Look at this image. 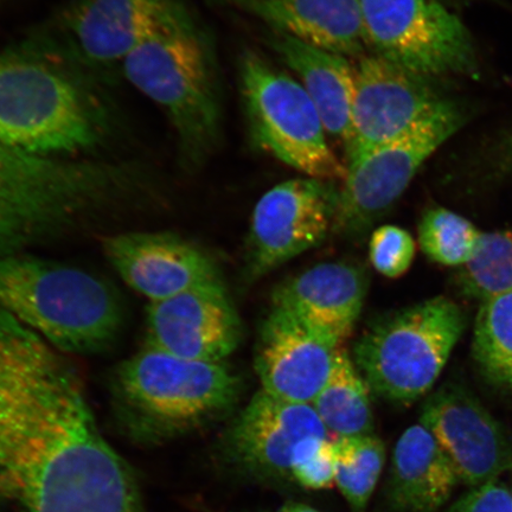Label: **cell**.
I'll return each mask as SVG.
<instances>
[{"label":"cell","mask_w":512,"mask_h":512,"mask_svg":"<svg viewBox=\"0 0 512 512\" xmlns=\"http://www.w3.org/2000/svg\"><path fill=\"white\" fill-rule=\"evenodd\" d=\"M0 498L21 512H144L66 352L0 312Z\"/></svg>","instance_id":"cell-1"},{"label":"cell","mask_w":512,"mask_h":512,"mask_svg":"<svg viewBox=\"0 0 512 512\" xmlns=\"http://www.w3.org/2000/svg\"><path fill=\"white\" fill-rule=\"evenodd\" d=\"M338 349L292 313L273 306L256 344L255 370L261 389L311 405L329 380Z\"/></svg>","instance_id":"cell-18"},{"label":"cell","mask_w":512,"mask_h":512,"mask_svg":"<svg viewBox=\"0 0 512 512\" xmlns=\"http://www.w3.org/2000/svg\"><path fill=\"white\" fill-rule=\"evenodd\" d=\"M367 290V277L360 268L328 262L281 285L274 293L273 306L292 313L339 347L355 328Z\"/></svg>","instance_id":"cell-19"},{"label":"cell","mask_w":512,"mask_h":512,"mask_svg":"<svg viewBox=\"0 0 512 512\" xmlns=\"http://www.w3.org/2000/svg\"><path fill=\"white\" fill-rule=\"evenodd\" d=\"M465 113L443 100L401 136L348 165L338 192L335 228L360 234L394 206L422 164L464 124Z\"/></svg>","instance_id":"cell-10"},{"label":"cell","mask_w":512,"mask_h":512,"mask_svg":"<svg viewBox=\"0 0 512 512\" xmlns=\"http://www.w3.org/2000/svg\"><path fill=\"white\" fill-rule=\"evenodd\" d=\"M420 424L437 439L460 482L470 489L512 471L509 433L475 395L458 384H446L425 401Z\"/></svg>","instance_id":"cell-14"},{"label":"cell","mask_w":512,"mask_h":512,"mask_svg":"<svg viewBox=\"0 0 512 512\" xmlns=\"http://www.w3.org/2000/svg\"><path fill=\"white\" fill-rule=\"evenodd\" d=\"M466 326L453 300L434 297L384 316L355 345V364L376 395L411 405L439 379Z\"/></svg>","instance_id":"cell-7"},{"label":"cell","mask_w":512,"mask_h":512,"mask_svg":"<svg viewBox=\"0 0 512 512\" xmlns=\"http://www.w3.org/2000/svg\"><path fill=\"white\" fill-rule=\"evenodd\" d=\"M175 0H69L28 37L105 79Z\"/></svg>","instance_id":"cell-11"},{"label":"cell","mask_w":512,"mask_h":512,"mask_svg":"<svg viewBox=\"0 0 512 512\" xmlns=\"http://www.w3.org/2000/svg\"><path fill=\"white\" fill-rule=\"evenodd\" d=\"M272 47L302 80L326 132L347 146L356 87V68L351 66L347 56L278 31H275Z\"/></svg>","instance_id":"cell-22"},{"label":"cell","mask_w":512,"mask_h":512,"mask_svg":"<svg viewBox=\"0 0 512 512\" xmlns=\"http://www.w3.org/2000/svg\"><path fill=\"white\" fill-rule=\"evenodd\" d=\"M311 405L326 430L338 438L364 437L374 432L368 384L348 352L341 348L328 382Z\"/></svg>","instance_id":"cell-23"},{"label":"cell","mask_w":512,"mask_h":512,"mask_svg":"<svg viewBox=\"0 0 512 512\" xmlns=\"http://www.w3.org/2000/svg\"><path fill=\"white\" fill-rule=\"evenodd\" d=\"M240 381L223 362H201L144 345L115 370L112 392L138 430L170 435L190 431L233 408Z\"/></svg>","instance_id":"cell-6"},{"label":"cell","mask_w":512,"mask_h":512,"mask_svg":"<svg viewBox=\"0 0 512 512\" xmlns=\"http://www.w3.org/2000/svg\"><path fill=\"white\" fill-rule=\"evenodd\" d=\"M102 247L120 278L150 304L220 280L210 256L175 234L119 233Z\"/></svg>","instance_id":"cell-17"},{"label":"cell","mask_w":512,"mask_h":512,"mask_svg":"<svg viewBox=\"0 0 512 512\" xmlns=\"http://www.w3.org/2000/svg\"><path fill=\"white\" fill-rule=\"evenodd\" d=\"M473 357L485 379L512 389V293L480 303Z\"/></svg>","instance_id":"cell-24"},{"label":"cell","mask_w":512,"mask_h":512,"mask_svg":"<svg viewBox=\"0 0 512 512\" xmlns=\"http://www.w3.org/2000/svg\"><path fill=\"white\" fill-rule=\"evenodd\" d=\"M0 312L66 354L105 350L123 325V306L104 280L25 252L0 254Z\"/></svg>","instance_id":"cell-5"},{"label":"cell","mask_w":512,"mask_h":512,"mask_svg":"<svg viewBox=\"0 0 512 512\" xmlns=\"http://www.w3.org/2000/svg\"><path fill=\"white\" fill-rule=\"evenodd\" d=\"M241 336L238 312L220 280L147 307L145 344L187 360L223 362Z\"/></svg>","instance_id":"cell-15"},{"label":"cell","mask_w":512,"mask_h":512,"mask_svg":"<svg viewBox=\"0 0 512 512\" xmlns=\"http://www.w3.org/2000/svg\"><path fill=\"white\" fill-rule=\"evenodd\" d=\"M460 483L451 459L419 422L395 445L384 496L392 512H438Z\"/></svg>","instance_id":"cell-20"},{"label":"cell","mask_w":512,"mask_h":512,"mask_svg":"<svg viewBox=\"0 0 512 512\" xmlns=\"http://www.w3.org/2000/svg\"><path fill=\"white\" fill-rule=\"evenodd\" d=\"M300 41L343 56L366 47L360 0H226Z\"/></svg>","instance_id":"cell-21"},{"label":"cell","mask_w":512,"mask_h":512,"mask_svg":"<svg viewBox=\"0 0 512 512\" xmlns=\"http://www.w3.org/2000/svg\"><path fill=\"white\" fill-rule=\"evenodd\" d=\"M338 192L315 178L275 185L253 211L249 273L261 277L317 247L335 227Z\"/></svg>","instance_id":"cell-13"},{"label":"cell","mask_w":512,"mask_h":512,"mask_svg":"<svg viewBox=\"0 0 512 512\" xmlns=\"http://www.w3.org/2000/svg\"><path fill=\"white\" fill-rule=\"evenodd\" d=\"M104 82L29 37L0 47V143L38 157H101L119 128Z\"/></svg>","instance_id":"cell-2"},{"label":"cell","mask_w":512,"mask_h":512,"mask_svg":"<svg viewBox=\"0 0 512 512\" xmlns=\"http://www.w3.org/2000/svg\"><path fill=\"white\" fill-rule=\"evenodd\" d=\"M334 441H320L292 467L293 483L307 490L330 489L335 483Z\"/></svg>","instance_id":"cell-29"},{"label":"cell","mask_w":512,"mask_h":512,"mask_svg":"<svg viewBox=\"0 0 512 512\" xmlns=\"http://www.w3.org/2000/svg\"><path fill=\"white\" fill-rule=\"evenodd\" d=\"M240 80L256 145L309 178L344 182L348 166L331 150L322 118L302 83L252 51L242 56Z\"/></svg>","instance_id":"cell-8"},{"label":"cell","mask_w":512,"mask_h":512,"mask_svg":"<svg viewBox=\"0 0 512 512\" xmlns=\"http://www.w3.org/2000/svg\"><path fill=\"white\" fill-rule=\"evenodd\" d=\"M335 484L352 512H367L386 463V447L374 434L334 441Z\"/></svg>","instance_id":"cell-25"},{"label":"cell","mask_w":512,"mask_h":512,"mask_svg":"<svg viewBox=\"0 0 512 512\" xmlns=\"http://www.w3.org/2000/svg\"><path fill=\"white\" fill-rule=\"evenodd\" d=\"M511 495H512V489H511Z\"/></svg>","instance_id":"cell-32"},{"label":"cell","mask_w":512,"mask_h":512,"mask_svg":"<svg viewBox=\"0 0 512 512\" xmlns=\"http://www.w3.org/2000/svg\"><path fill=\"white\" fill-rule=\"evenodd\" d=\"M416 245L413 236L398 226H382L371 235V265L383 277L396 279L411 268Z\"/></svg>","instance_id":"cell-28"},{"label":"cell","mask_w":512,"mask_h":512,"mask_svg":"<svg viewBox=\"0 0 512 512\" xmlns=\"http://www.w3.org/2000/svg\"><path fill=\"white\" fill-rule=\"evenodd\" d=\"M364 40L375 55L421 79L476 75L469 31L441 0H360Z\"/></svg>","instance_id":"cell-9"},{"label":"cell","mask_w":512,"mask_h":512,"mask_svg":"<svg viewBox=\"0 0 512 512\" xmlns=\"http://www.w3.org/2000/svg\"><path fill=\"white\" fill-rule=\"evenodd\" d=\"M132 174L118 158H47L0 143V254L121 213Z\"/></svg>","instance_id":"cell-3"},{"label":"cell","mask_w":512,"mask_h":512,"mask_svg":"<svg viewBox=\"0 0 512 512\" xmlns=\"http://www.w3.org/2000/svg\"><path fill=\"white\" fill-rule=\"evenodd\" d=\"M441 2H443V0H441Z\"/></svg>","instance_id":"cell-33"},{"label":"cell","mask_w":512,"mask_h":512,"mask_svg":"<svg viewBox=\"0 0 512 512\" xmlns=\"http://www.w3.org/2000/svg\"><path fill=\"white\" fill-rule=\"evenodd\" d=\"M120 68L165 114L179 164L190 170L207 162L219 143V92L207 38L183 0L164 11Z\"/></svg>","instance_id":"cell-4"},{"label":"cell","mask_w":512,"mask_h":512,"mask_svg":"<svg viewBox=\"0 0 512 512\" xmlns=\"http://www.w3.org/2000/svg\"><path fill=\"white\" fill-rule=\"evenodd\" d=\"M483 232L453 211L427 210L419 226V243L428 258L437 264L462 267L475 256Z\"/></svg>","instance_id":"cell-27"},{"label":"cell","mask_w":512,"mask_h":512,"mask_svg":"<svg viewBox=\"0 0 512 512\" xmlns=\"http://www.w3.org/2000/svg\"><path fill=\"white\" fill-rule=\"evenodd\" d=\"M278 512H320L315 508L310 507V505L304 503H286L279 509Z\"/></svg>","instance_id":"cell-31"},{"label":"cell","mask_w":512,"mask_h":512,"mask_svg":"<svg viewBox=\"0 0 512 512\" xmlns=\"http://www.w3.org/2000/svg\"><path fill=\"white\" fill-rule=\"evenodd\" d=\"M447 512H512L511 490L501 479L465 492Z\"/></svg>","instance_id":"cell-30"},{"label":"cell","mask_w":512,"mask_h":512,"mask_svg":"<svg viewBox=\"0 0 512 512\" xmlns=\"http://www.w3.org/2000/svg\"><path fill=\"white\" fill-rule=\"evenodd\" d=\"M443 100L427 80L379 56L363 57L356 68L351 134L344 147L348 163L401 136Z\"/></svg>","instance_id":"cell-16"},{"label":"cell","mask_w":512,"mask_h":512,"mask_svg":"<svg viewBox=\"0 0 512 512\" xmlns=\"http://www.w3.org/2000/svg\"><path fill=\"white\" fill-rule=\"evenodd\" d=\"M458 286L480 303L512 293V230L482 234L475 256L460 267Z\"/></svg>","instance_id":"cell-26"},{"label":"cell","mask_w":512,"mask_h":512,"mask_svg":"<svg viewBox=\"0 0 512 512\" xmlns=\"http://www.w3.org/2000/svg\"><path fill=\"white\" fill-rule=\"evenodd\" d=\"M310 403L259 390L224 434V462L254 482L293 483L292 467L307 447L329 439Z\"/></svg>","instance_id":"cell-12"}]
</instances>
